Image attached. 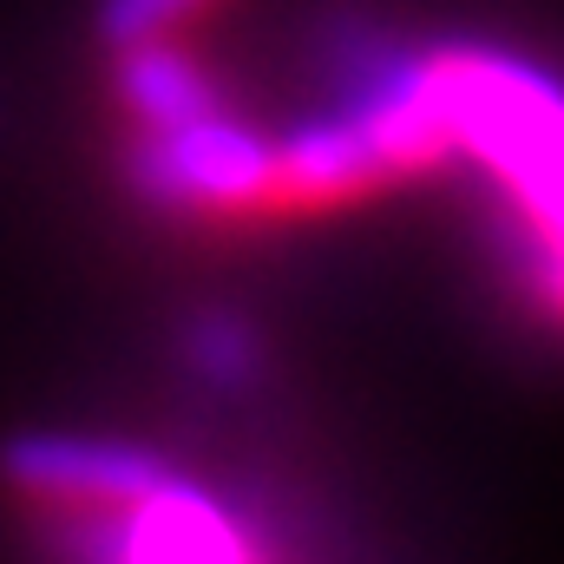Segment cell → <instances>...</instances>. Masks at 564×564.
Here are the masks:
<instances>
[{"instance_id":"cell-7","label":"cell","mask_w":564,"mask_h":564,"mask_svg":"<svg viewBox=\"0 0 564 564\" xmlns=\"http://www.w3.org/2000/svg\"><path fill=\"white\" fill-rule=\"evenodd\" d=\"M191 361H197L204 375H217V381H243L250 361H257V341H250V328H243L237 315H197V328H191Z\"/></svg>"},{"instance_id":"cell-3","label":"cell","mask_w":564,"mask_h":564,"mask_svg":"<svg viewBox=\"0 0 564 564\" xmlns=\"http://www.w3.org/2000/svg\"><path fill=\"white\" fill-rule=\"evenodd\" d=\"M66 552L79 558H126V564H158V558H177V564H210V558H257L263 539L224 512L210 492H197L191 479H164L139 499L112 506V512H73L59 519L53 532Z\"/></svg>"},{"instance_id":"cell-5","label":"cell","mask_w":564,"mask_h":564,"mask_svg":"<svg viewBox=\"0 0 564 564\" xmlns=\"http://www.w3.org/2000/svg\"><path fill=\"white\" fill-rule=\"evenodd\" d=\"M388 177L381 151L348 112L308 119L289 139H276V204H341Z\"/></svg>"},{"instance_id":"cell-2","label":"cell","mask_w":564,"mask_h":564,"mask_svg":"<svg viewBox=\"0 0 564 564\" xmlns=\"http://www.w3.org/2000/svg\"><path fill=\"white\" fill-rule=\"evenodd\" d=\"M132 184L171 210L276 204V144L224 119V106L184 126H144L139 151H132Z\"/></svg>"},{"instance_id":"cell-8","label":"cell","mask_w":564,"mask_h":564,"mask_svg":"<svg viewBox=\"0 0 564 564\" xmlns=\"http://www.w3.org/2000/svg\"><path fill=\"white\" fill-rule=\"evenodd\" d=\"M204 0H99V40L106 46H132V40H158L177 20H191Z\"/></svg>"},{"instance_id":"cell-6","label":"cell","mask_w":564,"mask_h":564,"mask_svg":"<svg viewBox=\"0 0 564 564\" xmlns=\"http://www.w3.org/2000/svg\"><path fill=\"white\" fill-rule=\"evenodd\" d=\"M119 99L139 112L144 126H184V119H204V112L224 106L210 73L191 53H177L164 33L119 46Z\"/></svg>"},{"instance_id":"cell-4","label":"cell","mask_w":564,"mask_h":564,"mask_svg":"<svg viewBox=\"0 0 564 564\" xmlns=\"http://www.w3.org/2000/svg\"><path fill=\"white\" fill-rule=\"evenodd\" d=\"M0 473L26 499L53 506V519L112 512L171 479V466L158 453H144L132 440H93V433H20L0 453Z\"/></svg>"},{"instance_id":"cell-1","label":"cell","mask_w":564,"mask_h":564,"mask_svg":"<svg viewBox=\"0 0 564 564\" xmlns=\"http://www.w3.org/2000/svg\"><path fill=\"white\" fill-rule=\"evenodd\" d=\"M426 66L446 106L453 151L486 164L512 210V257L525 295L564 322V86L492 46H446Z\"/></svg>"}]
</instances>
